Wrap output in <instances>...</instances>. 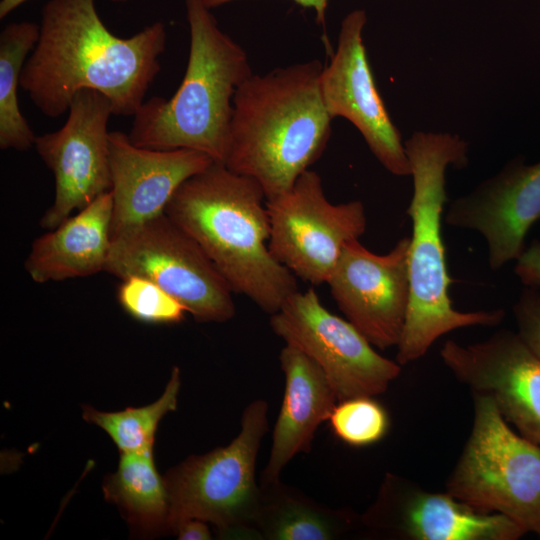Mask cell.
<instances>
[{"label":"cell","instance_id":"cell-8","mask_svg":"<svg viewBox=\"0 0 540 540\" xmlns=\"http://www.w3.org/2000/svg\"><path fill=\"white\" fill-rule=\"evenodd\" d=\"M104 272L140 276L163 288L198 322H225L234 293L200 245L165 213L111 237Z\"/></svg>","mask_w":540,"mask_h":540},{"label":"cell","instance_id":"cell-22","mask_svg":"<svg viewBox=\"0 0 540 540\" xmlns=\"http://www.w3.org/2000/svg\"><path fill=\"white\" fill-rule=\"evenodd\" d=\"M40 35V25L13 22L0 34V148L26 151L36 136L20 111L18 88L23 66Z\"/></svg>","mask_w":540,"mask_h":540},{"label":"cell","instance_id":"cell-6","mask_svg":"<svg viewBox=\"0 0 540 540\" xmlns=\"http://www.w3.org/2000/svg\"><path fill=\"white\" fill-rule=\"evenodd\" d=\"M267 430L268 404L254 400L245 407L241 429L230 444L191 455L166 473L168 532L194 518L214 524L222 538L261 539L254 526L262 499L255 470Z\"/></svg>","mask_w":540,"mask_h":540},{"label":"cell","instance_id":"cell-19","mask_svg":"<svg viewBox=\"0 0 540 540\" xmlns=\"http://www.w3.org/2000/svg\"><path fill=\"white\" fill-rule=\"evenodd\" d=\"M111 190L36 238L25 260L36 283L88 277L104 271L111 247Z\"/></svg>","mask_w":540,"mask_h":540},{"label":"cell","instance_id":"cell-15","mask_svg":"<svg viewBox=\"0 0 540 540\" xmlns=\"http://www.w3.org/2000/svg\"><path fill=\"white\" fill-rule=\"evenodd\" d=\"M361 523L372 533L410 540H516L527 532L505 515L475 509L386 474Z\"/></svg>","mask_w":540,"mask_h":540},{"label":"cell","instance_id":"cell-20","mask_svg":"<svg viewBox=\"0 0 540 540\" xmlns=\"http://www.w3.org/2000/svg\"><path fill=\"white\" fill-rule=\"evenodd\" d=\"M254 526L266 540H334L351 527L350 513L320 505L280 480L261 484Z\"/></svg>","mask_w":540,"mask_h":540},{"label":"cell","instance_id":"cell-3","mask_svg":"<svg viewBox=\"0 0 540 540\" xmlns=\"http://www.w3.org/2000/svg\"><path fill=\"white\" fill-rule=\"evenodd\" d=\"M164 213L189 234L234 293L273 314L298 291L296 276L271 254L266 197L252 178L213 162L176 190Z\"/></svg>","mask_w":540,"mask_h":540},{"label":"cell","instance_id":"cell-18","mask_svg":"<svg viewBox=\"0 0 540 540\" xmlns=\"http://www.w3.org/2000/svg\"><path fill=\"white\" fill-rule=\"evenodd\" d=\"M279 361L285 388L262 484L280 480L292 458L310 452L318 427L329 419L338 402L322 369L303 351L285 344Z\"/></svg>","mask_w":540,"mask_h":540},{"label":"cell","instance_id":"cell-14","mask_svg":"<svg viewBox=\"0 0 540 540\" xmlns=\"http://www.w3.org/2000/svg\"><path fill=\"white\" fill-rule=\"evenodd\" d=\"M440 357L472 394L489 397L520 435L540 447V359L517 332L499 330L467 345L449 339Z\"/></svg>","mask_w":540,"mask_h":540},{"label":"cell","instance_id":"cell-10","mask_svg":"<svg viewBox=\"0 0 540 540\" xmlns=\"http://www.w3.org/2000/svg\"><path fill=\"white\" fill-rule=\"evenodd\" d=\"M269 323L285 344L317 363L338 401L380 395L400 375L401 365L380 355L353 324L325 308L313 287L292 294Z\"/></svg>","mask_w":540,"mask_h":540},{"label":"cell","instance_id":"cell-28","mask_svg":"<svg viewBox=\"0 0 540 540\" xmlns=\"http://www.w3.org/2000/svg\"><path fill=\"white\" fill-rule=\"evenodd\" d=\"M180 540H210L212 534L205 521L200 519H187L181 522L175 532Z\"/></svg>","mask_w":540,"mask_h":540},{"label":"cell","instance_id":"cell-26","mask_svg":"<svg viewBox=\"0 0 540 540\" xmlns=\"http://www.w3.org/2000/svg\"><path fill=\"white\" fill-rule=\"evenodd\" d=\"M517 333L540 359V289L525 287L513 305Z\"/></svg>","mask_w":540,"mask_h":540},{"label":"cell","instance_id":"cell-1","mask_svg":"<svg viewBox=\"0 0 540 540\" xmlns=\"http://www.w3.org/2000/svg\"><path fill=\"white\" fill-rule=\"evenodd\" d=\"M166 42L161 21L123 38L105 26L95 0H48L20 87L50 118L66 113L84 89L104 94L114 115L133 117L161 70Z\"/></svg>","mask_w":540,"mask_h":540},{"label":"cell","instance_id":"cell-12","mask_svg":"<svg viewBox=\"0 0 540 540\" xmlns=\"http://www.w3.org/2000/svg\"><path fill=\"white\" fill-rule=\"evenodd\" d=\"M410 237L386 254H376L359 239L350 241L329 277L331 295L346 319L377 349L396 347L410 299Z\"/></svg>","mask_w":540,"mask_h":540},{"label":"cell","instance_id":"cell-17","mask_svg":"<svg viewBox=\"0 0 540 540\" xmlns=\"http://www.w3.org/2000/svg\"><path fill=\"white\" fill-rule=\"evenodd\" d=\"M213 162L199 151L143 148L124 132H109L111 237L163 214L181 184Z\"/></svg>","mask_w":540,"mask_h":540},{"label":"cell","instance_id":"cell-11","mask_svg":"<svg viewBox=\"0 0 540 540\" xmlns=\"http://www.w3.org/2000/svg\"><path fill=\"white\" fill-rule=\"evenodd\" d=\"M110 100L84 89L73 98L64 125L36 136L34 147L55 178V198L40 220L52 230L112 188L108 121Z\"/></svg>","mask_w":540,"mask_h":540},{"label":"cell","instance_id":"cell-24","mask_svg":"<svg viewBox=\"0 0 540 540\" xmlns=\"http://www.w3.org/2000/svg\"><path fill=\"white\" fill-rule=\"evenodd\" d=\"M328 421L334 434L354 447L368 446L380 441L389 428L386 410L372 396L338 401Z\"/></svg>","mask_w":540,"mask_h":540},{"label":"cell","instance_id":"cell-7","mask_svg":"<svg viewBox=\"0 0 540 540\" xmlns=\"http://www.w3.org/2000/svg\"><path fill=\"white\" fill-rule=\"evenodd\" d=\"M472 395L471 433L446 491L540 538V447L514 432L489 397Z\"/></svg>","mask_w":540,"mask_h":540},{"label":"cell","instance_id":"cell-2","mask_svg":"<svg viewBox=\"0 0 540 540\" xmlns=\"http://www.w3.org/2000/svg\"><path fill=\"white\" fill-rule=\"evenodd\" d=\"M317 59L252 74L236 90L225 166L254 179L266 200L292 188L331 136Z\"/></svg>","mask_w":540,"mask_h":540},{"label":"cell","instance_id":"cell-13","mask_svg":"<svg viewBox=\"0 0 540 540\" xmlns=\"http://www.w3.org/2000/svg\"><path fill=\"white\" fill-rule=\"evenodd\" d=\"M366 12L356 9L341 22L336 50L323 67L320 90L333 119L350 121L380 164L395 176H411L400 131L392 122L376 87L363 43Z\"/></svg>","mask_w":540,"mask_h":540},{"label":"cell","instance_id":"cell-4","mask_svg":"<svg viewBox=\"0 0 540 540\" xmlns=\"http://www.w3.org/2000/svg\"><path fill=\"white\" fill-rule=\"evenodd\" d=\"M411 165L413 193L407 208L412 234L409 245L410 299L395 360L402 366L423 357L433 343L450 331L499 325L503 309L462 312L449 296L442 237V215L447 202L446 170L468 165V143L445 132L415 131L404 141Z\"/></svg>","mask_w":540,"mask_h":540},{"label":"cell","instance_id":"cell-29","mask_svg":"<svg viewBox=\"0 0 540 540\" xmlns=\"http://www.w3.org/2000/svg\"><path fill=\"white\" fill-rule=\"evenodd\" d=\"M202 3L209 9H213L224 5L226 3L235 1V0H201ZM297 4L305 8H311L316 14V21L326 28V11L329 0H293Z\"/></svg>","mask_w":540,"mask_h":540},{"label":"cell","instance_id":"cell-30","mask_svg":"<svg viewBox=\"0 0 540 540\" xmlns=\"http://www.w3.org/2000/svg\"><path fill=\"white\" fill-rule=\"evenodd\" d=\"M28 0H1L0 2V19L9 15L12 11L24 4ZM115 3H125L130 0H110Z\"/></svg>","mask_w":540,"mask_h":540},{"label":"cell","instance_id":"cell-23","mask_svg":"<svg viewBox=\"0 0 540 540\" xmlns=\"http://www.w3.org/2000/svg\"><path fill=\"white\" fill-rule=\"evenodd\" d=\"M180 386V369L175 366L163 394L155 402L117 412L84 406L83 419L104 430L120 453L153 452L158 425L168 412L176 409Z\"/></svg>","mask_w":540,"mask_h":540},{"label":"cell","instance_id":"cell-25","mask_svg":"<svg viewBox=\"0 0 540 540\" xmlns=\"http://www.w3.org/2000/svg\"><path fill=\"white\" fill-rule=\"evenodd\" d=\"M117 300L132 318L148 324L179 323L187 312L184 306L163 288L140 276H129L121 280Z\"/></svg>","mask_w":540,"mask_h":540},{"label":"cell","instance_id":"cell-16","mask_svg":"<svg viewBox=\"0 0 540 540\" xmlns=\"http://www.w3.org/2000/svg\"><path fill=\"white\" fill-rule=\"evenodd\" d=\"M449 226L476 231L487 244L488 264L498 271L521 255L525 238L540 220V161L516 157L469 193L450 202Z\"/></svg>","mask_w":540,"mask_h":540},{"label":"cell","instance_id":"cell-21","mask_svg":"<svg viewBox=\"0 0 540 540\" xmlns=\"http://www.w3.org/2000/svg\"><path fill=\"white\" fill-rule=\"evenodd\" d=\"M103 493L136 531L145 535L168 532L169 497L153 452L120 453L117 470L103 481Z\"/></svg>","mask_w":540,"mask_h":540},{"label":"cell","instance_id":"cell-9","mask_svg":"<svg viewBox=\"0 0 540 540\" xmlns=\"http://www.w3.org/2000/svg\"><path fill=\"white\" fill-rule=\"evenodd\" d=\"M272 256L311 285L327 283L344 247L366 231L360 200L331 203L320 175L303 172L290 190L266 200Z\"/></svg>","mask_w":540,"mask_h":540},{"label":"cell","instance_id":"cell-27","mask_svg":"<svg viewBox=\"0 0 540 540\" xmlns=\"http://www.w3.org/2000/svg\"><path fill=\"white\" fill-rule=\"evenodd\" d=\"M514 272L525 287L540 289V241L533 240L516 259Z\"/></svg>","mask_w":540,"mask_h":540},{"label":"cell","instance_id":"cell-5","mask_svg":"<svg viewBox=\"0 0 540 540\" xmlns=\"http://www.w3.org/2000/svg\"><path fill=\"white\" fill-rule=\"evenodd\" d=\"M190 49L184 78L174 95L145 100L128 134L139 147L190 149L225 163L233 98L251 75L245 50L218 26L201 0H185Z\"/></svg>","mask_w":540,"mask_h":540}]
</instances>
